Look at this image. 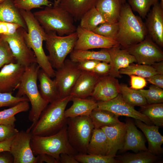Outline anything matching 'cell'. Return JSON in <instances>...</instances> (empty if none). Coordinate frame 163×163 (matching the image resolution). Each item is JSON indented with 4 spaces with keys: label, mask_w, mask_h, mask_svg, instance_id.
<instances>
[{
    "label": "cell",
    "mask_w": 163,
    "mask_h": 163,
    "mask_svg": "<svg viewBox=\"0 0 163 163\" xmlns=\"http://www.w3.org/2000/svg\"><path fill=\"white\" fill-rule=\"evenodd\" d=\"M100 77L93 72L82 71L70 95L72 97L82 98L91 96Z\"/></svg>",
    "instance_id": "ffe728a7"
},
{
    "label": "cell",
    "mask_w": 163,
    "mask_h": 163,
    "mask_svg": "<svg viewBox=\"0 0 163 163\" xmlns=\"http://www.w3.org/2000/svg\"><path fill=\"white\" fill-rule=\"evenodd\" d=\"M40 68L37 63L25 67L15 96H25L30 101L31 107L28 119L33 123L31 125L38 120L41 112L49 103L42 97L37 86L38 74Z\"/></svg>",
    "instance_id": "277c9868"
},
{
    "label": "cell",
    "mask_w": 163,
    "mask_h": 163,
    "mask_svg": "<svg viewBox=\"0 0 163 163\" xmlns=\"http://www.w3.org/2000/svg\"><path fill=\"white\" fill-rule=\"evenodd\" d=\"M120 74L129 76L136 75L146 78L158 74L155 69L151 66L132 63L127 67L120 69Z\"/></svg>",
    "instance_id": "d590c367"
},
{
    "label": "cell",
    "mask_w": 163,
    "mask_h": 163,
    "mask_svg": "<svg viewBox=\"0 0 163 163\" xmlns=\"http://www.w3.org/2000/svg\"><path fill=\"white\" fill-rule=\"evenodd\" d=\"M25 68L17 62L4 65L0 70V91L12 93L17 89Z\"/></svg>",
    "instance_id": "2e32d148"
},
{
    "label": "cell",
    "mask_w": 163,
    "mask_h": 163,
    "mask_svg": "<svg viewBox=\"0 0 163 163\" xmlns=\"http://www.w3.org/2000/svg\"><path fill=\"white\" fill-rule=\"evenodd\" d=\"M60 163H79L72 155L62 153L60 155Z\"/></svg>",
    "instance_id": "f5cc1de1"
},
{
    "label": "cell",
    "mask_w": 163,
    "mask_h": 163,
    "mask_svg": "<svg viewBox=\"0 0 163 163\" xmlns=\"http://www.w3.org/2000/svg\"><path fill=\"white\" fill-rule=\"evenodd\" d=\"M120 116L109 111L96 108L93 110L89 117L94 128H101L105 126H112L120 123Z\"/></svg>",
    "instance_id": "f546056e"
},
{
    "label": "cell",
    "mask_w": 163,
    "mask_h": 163,
    "mask_svg": "<svg viewBox=\"0 0 163 163\" xmlns=\"http://www.w3.org/2000/svg\"><path fill=\"white\" fill-rule=\"evenodd\" d=\"M120 45L109 49H106L110 58V68L108 75L114 78H120V69L127 67L129 64L136 62L134 56L126 49H121Z\"/></svg>",
    "instance_id": "d6986e66"
},
{
    "label": "cell",
    "mask_w": 163,
    "mask_h": 163,
    "mask_svg": "<svg viewBox=\"0 0 163 163\" xmlns=\"http://www.w3.org/2000/svg\"><path fill=\"white\" fill-rule=\"evenodd\" d=\"M120 92L118 80L107 75L100 77L91 96L96 100L106 101L116 97Z\"/></svg>",
    "instance_id": "ac0fdd59"
},
{
    "label": "cell",
    "mask_w": 163,
    "mask_h": 163,
    "mask_svg": "<svg viewBox=\"0 0 163 163\" xmlns=\"http://www.w3.org/2000/svg\"><path fill=\"white\" fill-rule=\"evenodd\" d=\"M70 59L77 63L85 60H96L110 63V56L106 49H102L100 51L73 50L70 53Z\"/></svg>",
    "instance_id": "4dcf8cb0"
},
{
    "label": "cell",
    "mask_w": 163,
    "mask_h": 163,
    "mask_svg": "<svg viewBox=\"0 0 163 163\" xmlns=\"http://www.w3.org/2000/svg\"><path fill=\"white\" fill-rule=\"evenodd\" d=\"M120 91L123 99L132 106L141 107L148 104L145 98L137 90L128 87L126 84H120Z\"/></svg>",
    "instance_id": "e575fe53"
},
{
    "label": "cell",
    "mask_w": 163,
    "mask_h": 163,
    "mask_svg": "<svg viewBox=\"0 0 163 163\" xmlns=\"http://www.w3.org/2000/svg\"><path fill=\"white\" fill-rule=\"evenodd\" d=\"M29 101L20 102L15 106L0 111V125L15 126V123L16 121L15 115L19 113L27 111L30 108Z\"/></svg>",
    "instance_id": "1f68e13d"
},
{
    "label": "cell",
    "mask_w": 163,
    "mask_h": 163,
    "mask_svg": "<svg viewBox=\"0 0 163 163\" xmlns=\"http://www.w3.org/2000/svg\"><path fill=\"white\" fill-rule=\"evenodd\" d=\"M96 108L107 110L120 116L139 120L147 125H153L147 117L136 110L134 106L126 102L120 93L110 100L97 102Z\"/></svg>",
    "instance_id": "5bb4252c"
},
{
    "label": "cell",
    "mask_w": 163,
    "mask_h": 163,
    "mask_svg": "<svg viewBox=\"0 0 163 163\" xmlns=\"http://www.w3.org/2000/svg\"><path fill=\"white\" fill-rule=\"evenodd\" d=\"M33 13L46 33L54 31L58 35L63 36L76 31L77 27L74 24L73 18L57 5L53 4Z\"/></svg>",
    "instance_id": "5b68a950"
},
{
    "label": "cell",
    "mask_w": 163,
    "mask_h": 163,
    "mask_svg": "<svg viewBox=\"0 0 163 163\" xmlns=\"http://www.w3.org/2000/svg\"><path fill=\"white\" fill-rule=\"evenodd\" d=\"M14 163V157L9 151L0 153V163Z\"/></svg>",
    "instance_id": "816d5d0a"
},
{
    "label": "cell",
    "mask_w": 163,
    "mask_h": 163,
    "mask_svg": "<svg viewBox=\"0 0 163 163\" xmlns=\"http://www.w3.org/2000/svg\"><path fill=\"white\" fill-rule=\"evenodd\" d=\"M144 22L147 36L159 47H163V5L158 2L153 6Z\"/></svg>",
    "instance_id": "9a60e30c"
},
{
    "label": "cell",
    "mask_w": 163,
    "mask_h": 163,
    "mask_svg": "<svg viewBox=\"0 0 163 163\" xmlns=\"http://www.w3.org/2000/svg\"><path fill=\"white\" fill-rule=\"evenodd\" d=\"M106 22L94 6L82 16L80 20L79 25L85 29L93 31L100 24Z\"/></svg>",
    "instance_id": "836d02e7"
},
{
    "label": "cell",
    "mask_w": 163,
    "mask_h": 163,
    "mask_svg": "<svg viewBox=\"0 0 163 163\" xmlns=\"http://www.w3.org/2000/svg\"><path fill=\"white\" fill-rule=\"evenodd\" d=\"M116 156L78 154L73 156L79 163H119L115 158Z\"/></svg>",
    "instance_id": "8d00e7d4"
},
{
    "label": "cell",
    "mask_w": 163,
    "mask_h": 163,
    "mask_svg": "<svg viewBox=\"0 0 163 163\" xmlns=\"http://www.w3.org/2000/svg\"><path fill=\"white\" fill-rule=\"evenodd\" d=\"M77 35L74 50H86L95 48L109 49L120 45L115 40L85 29L79 25L75 31Z\"/></svg>",
    "instance_id": "7c38bea8"
},
{
    "label": "cell",
    "mask_w": 163,
    "mask_h": 163,
    "mask_svg": "<svg viewBox=\"0 0 163 163\" xmlns=\"http://www.w3.org/2000/svg\"><path fill=\"white\" fill-rule=\"evenodd\" d=\"M21 27V25L18 24L0 21V34H13Z\"/></svg>",
    "instance_id": "f6af8a7d"
},
{
    "label": "cell",
    "mask_w": 163,
    "mask_h": 163,
    "mask_svg": "<svg viewBox=\"0 0 163 163\" xmlns=\"http://www.w3.org/2000/svg\"><path fill=\"white\" fill-rule=\"evenodd\" d=\"M14 136L6 140L0 141V153L4 151H10V148Z\"/></svg>",
    "instance_id": "db71d44e"
},
{
    "label": "cell",
    "mask_w": 163,
    "mask_h": 163,
    "mask_svg": "<svg viewBox=\"0 0 163 163\" xmlns=\"http://www.w3.org/2000/svg\"><path fill=\"white\" fill-rule=\"evenodd\" d=\"M72 97L69 95L50 103L41 112L38 120L28 129L32 135L46 136L54 134L66 125L65 109Z\"/></svg>",
    "instance_id": "7a4b0ae2"
},
{
    "label": "cell",
    "mask_w": 163,
    "mask_h": 163,
    "mask_svg": "<svg viewBox=\"0 0 163 163\" xmlns=\"http://www.w3.org/2000/svg\"><path fill=\"white\" fill-rule=\"evenodd\" d=\"M135 119L136 126L142 131L147 140L149 151L155 155L162 156L163 136L159 132V127L154 125H147L140 120Z\"/></svg>",
    "instance_id": "44dd1931"
},
{
    "label": "cell",
    "mask_w": 163,
    "mask_h": 163,
    "mask_svg": "<svg viewBox=\"0 0 163 163\" xmlns=\"http://www.w3.org/2000/svg\"><path fill=\"white\" fill-rule=\"evenodd\" d=\"M122 4H123L126 2V0H119Z\"/></svg>",
    "instance_id": "9f6ffc18"
},
{
    "label": "cell",
    "mask_w": 163,
    "mask_h": 163,
    "mask_svg": "<svg viewBox=\"0 0 163 163\" xmlns=\"http://www.w3.org/2000/svg\"><path fill=\"white\" fill-rule=\"evenodd\" d=\"M20 14L27 27L23 29V33L25 41L34 52L37 63L50 77L54 78L55 70L49 62L43 47V42L45 41L46 33L31 11L20 9Z\"/></svg>",
    "instance_id": "6da1fadb"
},
{
    "label": "cell",
    "mask_w": 163,
    "mask_h": 163,
    "mask_svg": "<svg viewBox=\"0 0 163 163\" xmlns=\"http://www.w3.org/2000/svg\"><path fill=\"white\" fill-rule=\"evenodd\" d=\"M37 163H58L57 160L52 156L47 154H42L37 155Z\"/></svg>",
    "instance_id": "f907efd6"
},
{
    "label": "cell",
    "mask_w": 163,
    "mask_h": 163,
    "mask_svg": "<svg viewBox=\"0 0 163 163\" xmlns=\"http://www.w3.org/2000/svg\"><path fill=\"white\" fill-rule=\"evenodd\" d=\"M108 145L106 136L101 128H94L88 145L87 154L107 155Z\"/></svg>",
    "instance_id": "4316f807"
},
{
    "label": "cell",
    "mask_w": 163,
    "mask_h": 163,
    "mask_svg": "<svg viewBox=\"0 0 163 163\" xmlns=\"http://www.w3.org/2000/svg\"><path fill=\"white\" fill-rule=\"evenodd\" d=\"M69 142L78 154H86L94 126L89 116H83L67 118Z\"/></svg>",
    "instance_id": "ba28073f"
},
{
    "label": "cell",
    "mask_w": 163,
    "mask_h": 163,
    "mask_svg": "<svg viewBox=\"0 0 163 163\" xmlns=\"http://www.w3.org/2000/svg\"><path fill=\"white\" fill-rule=\"evenodd\" d=\"M19 131L13 126L0 124V141L6 140L15 136Z\"/></svg>",
    "instance_id": "ee69618b"
},
{
    "label": "cell",
    "mask_w": 163,
    "mask_h": 163,
    "mask_svg": "<svg viewBox=\"0 0 163 163\" xmlns=\"http://www.w3.org/2000/svg\"><path fill=\"white\" fill-rule=\"evenodd\" d=\"M5 0H0V4L3 2L4 1H5Z\"/></svg>",
    "instance_id": "680465c9"
},
{
    "label": "cell",
    "mask_w": 163,
    "mask_h": 163,
    "mask_svg": "<svg viewBox=\"0 0 163 163\" xmlns=\"http://www.w3.org/2000/svg\"><path fill=\"white\" fill-rule=\"evenodd\" d=\"M24 101H29L25 96L18 97L13 96L11 93L0 91V108L5 107H11Z\"/></svg>",
    "instance_id": "7bdbcfd3"
},
{
    "label": "cell",
    "mask_w": 163,
    "mask_h": 163,
    "mask_svg": "<svg viewBox=\"0 0 163 163\" xmlns=\"http://www.w3.org/2000/svg\"><path fill=\"white\" fill-rule=\"evenodd\" d=\"M42 69L40 68L38 74L39 90L43 99L49 103L60 98L55 82Z\"/></svg>",
    "instance_id": "484cf974"
},
{
    "label": "cell",
    "mask_w": 163,
    "mask_h": 163,
    "mask_svg": "<svg viewBox=\"0 0 163 163\" xmlns=\"http://www.w3.org/2000/svg\"><path fill=\"white\" fill-rule=\"evenodd\" d=\"M146 81L159 88H163V74H157L145 78Z\"/></svg>",
    "instance_id": "681fc988"
},
{
    "label": "cell",
    "mask_w": 163,
    "mask_h": 163,
    "mask_svg": "<svg viewBox=\"0 0 163 163\" xmlns=\"http://www.w3.org/2000/svg\"><path fill=\"white\" fill-rule=\"evenodd\" d=\"M110 68L109 63L105 62L100 61L96 65L93 72L100 76L108 75Z\"/></svg>",
    "instance_id": "7dc6e473"
},
{
    "label": "cell",
    "mask_w": 163,
    "mask_h": 163,
    "mask_svg": "<svg viewBox=\"0 0 163 163\" xmlns=\"http://www.w3.org/2000/svg\"><path fill=\"white\" fill-rule=\"evenodd\" d=\"M142 113L146 116L153 125L163 127V104H148L141 107Z\"/></svg>",
    "instance_id": "d6a6232c"
},
{
    "label": "cell",
    "mask_w": 163,
    "mask_h": 163,
    "mask_svg": "<svg viewBox=\"0 0 163 163\" xmlns=\"http://www.w3.org/2000/svg\"><path fill=\"white\" fill-rule=\"evenodd\" d=\"M15 6L18 9L31 11L34 8H41L42 6H50L53 3L49 0H13Z\"/></svg>",
    "instance_id": "ab89813d"
},
{
    "label": "cell",
    "mask_w": 163,
    "mask_h": 163,
    "mask_svg": "<svg viewBox=\"0 0 163 163\" xmlns=\"http://www.w3.org/2000/svg\"><path fill=\"white\" fill-rule=\"evenodd\" d=\"M145 99L148 104L163 103V90L154 85H151L148 90H137Z\"/></svg>",
    "instance_id": "f35d334b"
},
{
    "label": "cell",
    "mask_w": 163,
    "mask_h": 163,
    "mask_svg": "<svg viewBox=\"0 0 163 163\" xmlns=\"http://www.w3.org/2000/svg\"><path fill=\"white\" fill-rule=\"evenodd\" d=\"M30 145L35 156L48 154L55 158L58 163H60V155L62 153L73 156L78 154L69 142L66 125L58 133L52 135H32Z\"/></svg>",
    "instance_id": "8992f818"
},
{
    "label": "cell",
    "mask_w": 163,
    "mask_h": 163,
    "mask_svg": "<svg viewBox=\"0 0 163 163\" xmlns=\"http://www.w3.org/2000/svg\"><path fill=\"white\" fill-rule=\"evenodd\" d=\"M24 29L20 27L15 33L11 35L0 34V36L8 43L16 62L26 67L37 63V60L34 52L25 41Z\"/></svg>",
    "instance_id": "30bf717a"
},
{
    "label": "cell",
    "mask_w": 163,
    "mask_h": 163,
    "mask_svg": "<svg viewBox=\"0 0 163 163\" xmlns=\"http://www.w3.org/2000/svg\"><path fill=\"white\" fill-rule=\"evenodd\" d=\"M125 120L126 133L124 143L120 152L131 150L137 153L141 151H149L145 145L146 139L137 129L133 119L126 117Z\"/></svg>",
    "instance_id": "e0dca14e"
},
{
    "label": "cell",
    "mask_w": 163,
    "mask_h": 163,
    "mask_svg": "<svg viewBox=\"0 0 163 163\" xmlns=\"http://www.w3.org/2000/svg\"><path fill=\"white\" fill-rule=\"evenodd\" d=\"M101 128L105 134L108 141V151L107 155H116L123 146L126 133L125 123L121 122L112 126H105Z\"/></svg>",
    "instance_id": "7402d4cb"
},
{
    "label": "cell",
    "mask_w": 163,
    "mask_h": 163,
    "mask_svg": "<svg viewBox=\"0 0 163 163\" xmlns=\"http://www.w3.org/2000/svg\"><path fill=\"white\" fill-rule=\"evenodd\" d=\"M100 61L96 60H85L77 63L82 71L93 72L95 67Z\"/></svg>",
    "instance_id": "c3c4849f"
},
{
    "label": "cell",
    "mask_w": 163,
    "mask_h": 163,
    "mask_svg": "<svg viewBox=\"0 0 163 163\" xmlns=\"http://www.w3.org/2000/svg\"><path fill=\"white\" fill-rule=\"evenodd\" d=\"M72 106L64 112L65 117H75L79 116H89L92 111L97 107V102L93 97L91 98H82L72 97Z\"/></svg>",
    "instance_id": "cb8c5ba5"
},
{
    "label": "cell",
    "mask_w": 163,
    "mask_h": 163,
    "mask_svg": "<svg viewBox=\"0 0 163 163\" xmlns=\"http://www.w3.org/2000/svg\"><path fill=\"white\" fill-rule=\"evenodd\" d=\"M118 23L119 29L115 40L124 49L142 42L147 35L142 18L135 15L128 3L122 5Z\"/></svg>",
    "instance_id": "3957f363"
},
{
    "label": "cell",
    "mask_w": 163,
    "mask_h": 163,
    "mask_svg": "<svg viewBox=\"0 0 163 163\" xmlns=\"http://www.w3.org/2000/svg\"><path fill=\"white\" fill-rule=\"evenodd\" d=\"M15 62L8 43L0 36V70L6 64Z\"/></svg>",
    "instance_id": "b9f144b4"
},
{
    "label": "cell",
    "mask_w": 163,
    "mask_h": 163,
    "mask_svg": "<svg viewBox=\"0 0 163 163\" xmlns=\"http://www.w3.org/2000/svg\"><path fill=\"white\" fill-rule=\"evenodd\" d=\"M130 78L131 88L136 90L142 89L147 85L145 78L140 76L131 75Z\"/></svg>",
    "instance_id": "bcb514c9"
},
{
    "label": "cell",
    "mask_w": 163,
    "mask_h": 163,
    "mask_svg": "<svg viewBox=\"0 0 163 163\" xmlns=\"http://www.w3.org/2000/svg\"><path fill=\"white\" fill-rule=\"evenodd\" d=\"M82 71L77 63L65 59L62 66L55 70V82L61 98L70 95L71 91Z\"/></svg>",
    "instance_id": "9c48e42d"
},
{
    "label": "cell",
    "mask_w": 163,
    "mask_h": 163,
    "mask_svg": "<svg viewBox=\"0 0 163 163\" xmlns=\"http://www.w3.org/2000/svg\"><path fill=\"white\" fill-rule=\"evenodd\" d=\"M159 0H127L132 10L137 12L142 19H145L152 5Z\"/></svg>",
    "instance_id": "74e56055"
},
{
    "label": "cell",
    "mask_w": 163,
    "mask_h": 163,
    "mask_svg": "<svg viewBox=\"0 0 163 163\" xmlns=\"http://www.w3.org/2000/svg\"><path fill=\"white\" fill-rule=\"evenodd\" d=\"M0 21L18 24L27 30L20 10L15 6L13 0H5L0 4Z\"/></svg>",
    "instance_id": "f1b7e54d"
},
{
    "label": "cell",
    "mask_w": 163,
    "mask_h": 163,
    "mask_svg": "<svg viewBox=\"0 0 163 163\" xmlns=\"http://www.w3.org/2000/svg\"><path fill=\"white\" fill-rule=\"evenodd\" d=\"M160 2L161 5H163V0H161V2Z\"/></svg>",
    "instance_id": "6f0895ef"
},
{
    "label": "cell",
    "mask_w": 163,
    "mask_h": 163,
    "mask_svg": "<svg viewBox=\"0 0 163 163\" xmlns=\"http://www.w3.org/2000/svg\"><path fill=\"white\" fill-rule=\"evenodd\" d=\"M123 4L119 0H98L95 6L106 22H118Z\"/></svg>",
    "instance_id": "d4e9b609"
},
{
    "label": "cell",
    "mask_w": 163,
    "mask_h": 163,
    "mask_svg": "<svg viewBox=\"0 0 163 163\" xmlns=\"http://www.w3.org/2000/svg\"><path fill=\"white\" fill-rule=\"evenodd\" d=\"M98 0H55L57 5L68 12L74 21H80L84 14L95 6Z\"/></svg>",
    "instance_id": "603a6c76"
},
{
    "label": "cell",
    "mask_w": 163,
    "mask_h": 163,
    "mask_svg": "<svg viewBox=\"0 0 163 163\" xmlns=\"http://www.w3.org/2000/svg\"><path fill=\"white\" fill-rule=\"evenodd\" d=\"M31 136L27 129L19 131L14 137L10 151L14 157L13 163L37 162V157L34 155L30 145Z\"/></svg>",
    "instance_id": "4fadbf2b"
},
{
    "label": "cell",
    "mask_w": 163,
    "mask_h": 163,
    "mask_svg": "<svg viewBox=\"0 0 163 163\" xmlns=\"http://www.w3.org/2000/svg\"><path fill=\"white\" fill-rule=\"evenodd\" d=\"M162 156L155 155L149 151H141L135 153L125 152L116 155L119 163H161Z\"/></svg>",
    "instance_id": "83f0119b"
},
{
    "label": "cell",
    "mask_w": 163,
    "mask_h": 163,
    "mask_svg": "<svg viewBox=\"0 0 163 163\" xmlns=\"http://www.w3.org/2000/svg\"><path fill=\"white\" fill-rule=\"evenodd\" d=\"M126 49L138 64L151 66L163 60L162 51L147 36L142 42Z\"/></svg>",
    "instance_id": "8fae6325"
},
{
    "label": "cell",
    "mask_w": 163,
    "mask_h": 163,
    "mask_svg": "<svg viewBox=\"0 0 163 163\" xmlns=\"http://www.w3.org/2000/svg\"><path fill=\"white\" fill-rule=\"evenodd\" d=\"M77 39L76 32L63 36L54 31L46 33V47L49 53V61L53 68L57 69L62 66L67 56L74 50Z\"/></svg>",
    "instance_id": "52a82bcc"
},
{
    "label": "cell",
    "mask_w": 163,
    "mask_h": 163,
    "mask_svg": "<svg viewBox=\"0 0 163 163\" xmlns=\"http://www.w3.org/2000/svg\"><path fill=\"white\" fill-rule=\"evenodd\" d=\"M118 29V22H106L100 24L92 31L102 36L115 40Z\"/></svg>",
    "instance_id": "60d3db41"
},
{
    "label": "cell",
    "mask_w": 163,
    "mask_h": 163,
    "mask_svg": "<svg viewBox=\"0 0 163 163\" xmlns=\"http://www.w3.org/2000/svg\"><path fill=\"white\" fill-rule=\"evenodd\" d=\"M152 65L158 74H163V61L155 62Z\"/></svg>",
    "instance_id": "11a10c76"
}]
</instances>
